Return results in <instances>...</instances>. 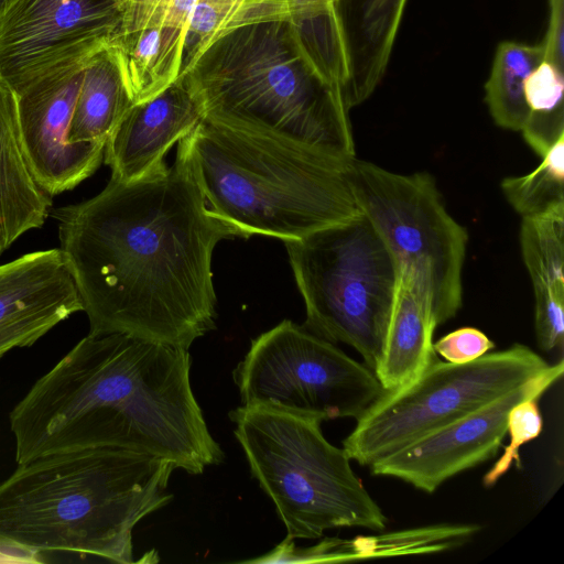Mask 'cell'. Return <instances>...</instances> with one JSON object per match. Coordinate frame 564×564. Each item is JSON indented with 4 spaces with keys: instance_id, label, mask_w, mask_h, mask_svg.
I'll return each instance as SVG.
<instances>
[{
    "instance_id": "obj_15",
    "label": "cell",
    "mask_w": 564,
    "mask_h": 564,
    "mask_svg": "<svg viewBox=\"0 0 564 564\" xmlns=\"http://www.w3.org/2000/svg\"><path fill=\"white\" fill-rule=\"evenodd\" d=\"M79 311L78 291L59 248L0 265V358L32 346Z\"/></svg>"
},
{
    "instance_id": "obj_20",
    "label": "cell",
    "mask_w": 564,
    "mask_h": 564,
    "mask_svg": "<svg viewBox=\"0 0 564 564\" xmlns=\"http://www.w3.org/2000/svg\"><path fill=\"white\" fill-rule=\"evenodd\" d=\"M132 105L117 58L106 45L85 64L70 120L68 141L106 144Z\"/></svg>"
},
{
    "instance_id": "obj_28",
    "label": "cell",
    "mask_w": 564,
    "mask_h": 564,
    "mask_svg": "<svg viewBox=\"0 0 564 564\" xmlns=\"http://www.w3.org/2000/svg\"><path fill=\"white\" fill-rule=\"evenodd\" d=\"M534 328L540 349L562 350L564 339V292L534 291Z\"/></svg>"
},
{
    "instance_id": "obj_13",
    "label": "cell",
    "mask_w": 564,
    "mask_h": 564,
    "mask_svg": "<svg viewBox=\"0 0 564 564\" xmlns=\"http://www.w3.org/2000/svg\"><path fill=\"white\" fill-rule=\"evenodd\" d=\"M87 59L62 65L17 93L23 151L37 184L51 196L76 187L104 159L105 143L68 141Z\"/></svg>"
},
{
    "instance_id": "obj_23",
    "label": "cell",
    "mask_w": 564,
    "mask_h": 564,
    "mask_svg": "<svg viewBox=\"0 0 564 564\" xmlns=\"http://www.w3.org/2000/svg\"><path fill=\"white\" fill-rule=\"evenodd\" d=\"M563 90L564 67L544 57L524 83L528 116L520 131L541 158L564 138Z\"/></svg>"
},
{
    "instance_id": "obj_29",
    "label": "cell",
    "mask_w": 564,
    "mask_h": 564,
    "mask_svg": "<svg viewBox=\"0 0 564 564\" xmlns=\"http://www.w3.org/2000/svg\"><path fill=\"white\" fill-rule=\"evenodd\" d=\"M495 343L475 327H462L433 344L436 355L451 364H466L489 352Z\"/></svg>"
},
{
    "instance_id": "obj_19",
    "label": "cell",
    "mask_w": 564,
    "mask_h": 564,
    "mask_svg": "<svg viewBox=\"0 0 564 564\" xmlns=\"http://www.w3.org/2000/svg\"><path fill=\"white\" fill-rule=\"evenodd\" d=\"M437 326L429 294L400 269L382 355L373 371L386 391L414 379L438 359L433 348Z\"/></svg>"
},
{
    "instance_id": "obj_5",
    "label": "cell",
    "mask_w": 564,
    "mask_h": 564,
    "mask_svg": "<svg viewBox=\"0 0 564 564\" xmlns=\"http://www.w3.org/2000/svg\"><path fill=\"white\" fill-rule=\"evenodd\" d=\"M176 156L238 237L299 240L361 214L348 178L354 159L206 119L178 141Z\"/></svg>"
},
{
    "instance_id": "obj_7",
    "label": "cell",
    "mask_w": 564,
    "mask_h": 564,
    "mask_svg": "<svg viewBox=\"0 0 564 564\" xmlns=\"http://www.w3.org/2000/svg\"><path fill=\"white\" fill-rule=\"evenodd\" d=\"M284 242L305 303L303 326L354 348L375 371L400 278L399 263L378 230L361 213Z\"/></svg>"
},
{
    "instance_id": "obj_21",
    "label": "cell",
    "mask_w": 564,
    "mask_h": 564,
    "mask_svg": "<svg viewBox=\"0 0 564 564\" xmlns=\"http://www.w3.org/2000/svg\"><path fill=\"white\" fill-rule=\"evenodd\" d=\"M473 523H437L377 535L323 540L326 563L420 555L447 551L467 543L479 530Z\"/></svg>"
},
{
    "instance_id": "obj_9",
    "label": "cell",
    "mask_w": 564,
    "mask_h": 564,
    "mask_svg": "<svg viewBox=\"0 0 564 564\" xmlns=\"http://www.w3.org/2000/svg\"><path fill=\"white\" fill-rule=\"evenodd\" d=\"M348 178L400 269L429 294L438 325L453 318L462 306L468 235L445 209L432 176L399 174L355 158Z\"/></svg>"
},
{
    "instance_id": "obj_32",
    "label": "cell",
    "mask_w": 564,
    "mask_h": 564,
    "mask_svg": "<svg viewBox=\"0 0 564 564\" xmlns=\"http://www.w3.org/2000/svg\"><path fill=\"white\" fill-rule=\"evenodd\" d=\"M232 1H235L237 3H241L243 0H232Z\"/></svg>"
},
{
    "instance_id": "obj_27",
    "label": "cell",
    "mask_w": 564,
    "mask_h": 564,
    "mask_svg": "<svg viewBox=\"0 0 564 564\" xmlns=\"http://www.w3.org/2000/svg\"><path fill=\"white\" fill-rule=\"evenodd\" d=\"M238 4L232 0H197L185 35L181 74L207 46Z\"/></svg>"
},
{
    "instance_id": "obj_4",
    "label": "cell",
    "mask_w": 564,
    "mask_h": 564,
    "mask_svg": "<svg viewBox=\"0 0 564 564\" xmlns=\"http://www.w3.org/2000/svg\"><path fill=\"white\" fill-rule=\"evenodd\" d=\"M174 465L122 448L43 456L0 484V544L133 563L132 531L173 499Z\"/></svg>"
},
{
    "instance_id": "obj_10",
    "label": "cell",
    "mask_w": 564,
    "mask_h": 564,
    "mask_svg": "<svg viewBox=\"0 0 564 564\" xmlns=\"http://www.w3.org/2000/svg\"><path fill=\"white\" fill-rule=\"evenodd\" d=\"M232 377L241 405L323 422L357 419L386 391L365 364L290 319L252 339Z\"/></svg>"
},
{
    "instance_id": "obj_2",
    "label": "cell",
    "mask_w": 564,
    "mask_h": 564,
    "mask_svg": "<svg viewBox=\"0 0 564 564\" xmlns=\"http://www.w3.org/2000/svg\"><path fill=\"white\" fill-rule=\"evenodd\" d=\"M188 349L126 334L87 335L9 415L18 465L89 448H122L200 475L224 452L191 386Z\"/></svg>"
},
{
    "instance_id": "obj_26",
    "label": "cell",
    "mask_w": 564,
    "mask_h": 564,
    "mask_svg": "<svg viewBox=\"0 0 564 564\" xmlns=\"http://www.w3.org/2000/svg\"><path fill=\"white\" fill-rule=\"evenodd\" d=\"M540 398H530L516 404L509 412L507 433L510 435L509 444L494 466L485 474V487L495 486L507 474L512 465L520 466V447L536 438L543 427V420L539 408Z\"/></svg>"
},
{
    "instance_id": "obj_30",
    "label": "cell",
    "mask_w": 564,
    "mask_h": 564,
    "mask_svg": "<svg viewBox=\"0 0 564 564\" xmlns=\"http://www.w3.org/2000/svg\"><path fill=\"white\" fill-rule=\"evenodd\" d=\"M549 23L544 45V58L564 67V0H549Z\"/></svg>"
},
{
    "instance_id": "obj_22",
    "label": "cell",
    "mask_w": 564,
    "mask_h": 564,
    "mask_svg": "<svg viewBox=\"0 0 564 564\" xmlns=\"http://www.w3.org/2000/svg\"><path fill=\"white\" fill-rule=\"evenodd\" d=\"M544 57V45L513 41L498 44L490 75L485 84V101L499 127L520 131L528 116L524 83Z\"/></svg>"
},
{
    "instance_id": "obj_25",
    "label": "cell",
    "mask_w": 564,
    "mask_h": 564,
    "mask_svg": "<svg viewBox=\"0 0 564 564\" xmlns=\"http://www.w3.org/2000/svg\"><path fill=\"white\" fill-rule=\"evenodd\" d=\"M542 159L529 174L506 177L501 182L503 195L522 218L564 206V138Z\"/></svg>"
},
{
    "instance_id": "obj_8",
    "label": "cell",
    "mask_w": 564,
    "mask_h": 564,
    "mask_svg": "<svg viewBox=\"0 0 564 564\" xmlns=\"http://www.w3.org/2000/svg\"><path fill=\"white\" fill-rule=\"evenodd\" d=\"M522 344L487 352L466 364L437 359L414 379L384 391L357 419L343 441L348 457L362 466L391 455L514 390L549 368Z\"/></svg>"
},
{
    "instance_id": "obj_6",
    "label": "cell",
    "mask_w": 564,
    "mask_h": 564,
    "mask_svg": "<svg viewBox=\"0 0 564 564\" xmlns=\"http://www.w3.org/2000/svg\"><path fill=\"white\" fill-rule=\"evenodd\" d=\"M229 419L288 539H319L335 528L386 529V514L345 451L326 440L323 421L243 405L230 411Z\"/></svg>"
},
{
    "instance_id": "obj_1",
    "label": "cell",
    "mask_w": 564,
    "mask_h": 564,
    "mask_svg": "<svg viewBox=\"0 0 564 564\" xmlns=\"http://www.w3.org/2000/svg\"><path fill=\"white\" fill-rule=\"evenodd\" d=\"M50 215L89 335L189 349L215 329L212 254L238 234L208 208L178 156L137 181L110 178L96 196Z\"/></svg>"
},
{
    "instance_id": "obj_16",
    "label": "cell",
    "mask_w": 564,
    "mask_h": 564,
    "mask_svg": "<svg viewBox=\"0 0 564 564\" xmlns=\"http://www.w3.org/2000/svg\"><path fill=\"white\" fill-rule=\"evenodd\" d=\"M203 119V105L182 76L154 97L133 104L105 144L110 178L132 182L165 169L169 149Z\"/></svg>"
},
{
    "instance_id": "obj_24",
    "label": "cell",
    "mask_w": 564,
    "mask_h": 564,
    "mask_svg": "<svg viewBox=\"0 0 564 564\" xmlns=\"http://www.w3.org/2000/svg\"><path fill=\"white\" fill-rule=\"evenodd\" d=\"M520 246L533 291L564 292V206L522 218Z\"/></svg>"
},
{
    "instance_id": "obj_18",
    "label": "cell",
    "mask_w": 564,
    "mask_h": 564,
    "mask_svg": "<svg viewBox=\"0 0 564 564\" xmlns=\"http://www.w3.org/2000/svg\"><path fill=\"white\" fill-rule=\"evenodd\" d=\"M52 196L34 178L20 133L18 94L0 78V257L29 230L41 228Z\"/></svg>"
},
{
    "instance_id": "obj_31",
    "label": "cell",
    "mask_w": 564,
    "mask_h": 564,
    "mask_svg": "<svg viewBox=\"0 0 564 564\" xmlns=\"http://www.w3.org/2000/svg\"><path fill=\"white\" fill-rule=\"evenodd\" d=\"M3 2H4V0H0V10H1L2 6H3Z\"/></svg>"
},
{
    "instance_id": "obj_11",
    "label": "cell",
    "mask_w": 564,
    "mask_h": 564,
    "mask_svg": "<svg viewBox=\"0 0 564 564\" xmlns=\"http://www.w3.org/2000/svg\"><path fill=\"white\" fill-rule=\"evenodd\" d=\"M120 0H4L0 10V78L18 93L46 73L105 47Z\"/></svg>"
},
{
    "instance_id": "obj_17",
    "label": "cell",
    "mask_w": 564,
    "mask_h": 564,
    "mask_svg": "<svg viewBox=\"0 0 564 564\" xmlns=\"http://www.w3.org/2000/svg\"><path fill=\"white\" fill-rule=\"evenodd\" d=\"M408 0H334L345 50V100H367L387 70Z\"/></svg>"
},
{
    "instance_id": "obj_14",
    "label": "cell",
    "mask_w": 564,
    "mask_h": 564,
    "mask_svg": "<svg viewBox=\"0 0 564 564\" xmlns=\"http://www.w3.org/2000/svg\"><path fill=\"white\" fill-rule=\"evenodd\" d=\"M197 0H120L108 47L133 104L148 100L181 74L188 21Z\"/></svg>"
},
{
    "instance_id": "obj_3",
    "label": "cell",
    "mask_w": 564,
    "mask_h": 564,
    "mask_svg": "<svg viewBox=\"0 0 564 564\" xmlns=\"http://www.w3.org/2000/svg\"><path fill=\"white\" fill-rule=\"evenodd\" d=\"M180 76L208 121L356 158L343 87L290 19L285 0H243Z\"/></svg>"
},
{
    "instance_id": "obj_12",
    "label": "cell",
    "mask_w": 564,
    "mask_h": 564,
    "mask_svg": "<svg viewBox=\"0 0 564 564\" xmlns=\"http://www.w3.org/2000/svg\"><path fill=\"white\" fill-rule=\"evenodd\" d=\"M563 372L562 360L550 365L514 390L371 464V473L433 494L449 478L495 457L507 434L510 410L523 400L541 398Z\"/></svg>"
}]
</instances>
